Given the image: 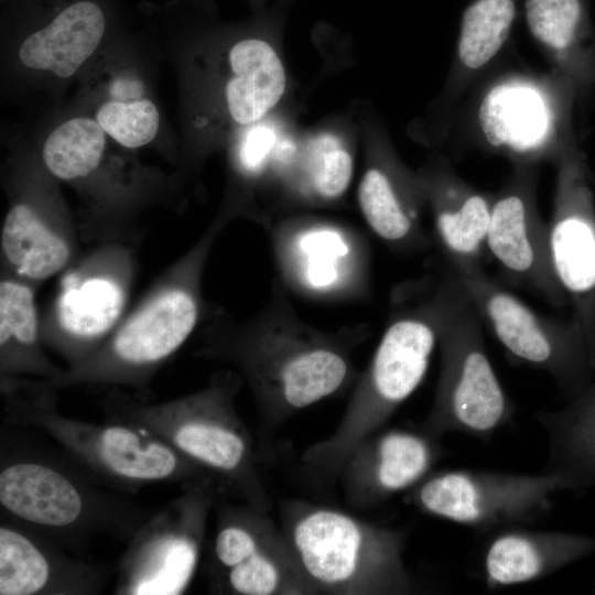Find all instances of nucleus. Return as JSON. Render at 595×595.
<instances>
[{
    "mask_svg": "<svg viewBox=\"0 0 595 595\" xmlns=\"http://www.w3.org/2000/svg\"><path fill=\"white\" fill-rule=\"evenodd\" d=\"M224 493L217 478L181 485L180 495L153 512L128 541L115 594H184L198 567L209 512Z\"/></svg>",
    "mask_w": 595,
    "mask_h": 595,
    "instance_id": "9d476101",
    "label": "nucleus"
},
{
    "mask_svg": "<svg viewBox=\"0 0 595 595\" xmlns=\"http://www.w3.org/2000/svg\"><path fill=\"white\" fill-rule=\"evenodd\" d=\"M105 131L89 118H74L45 140L42 159L47 172L66 182H79L104 161Z\"/></svg>",
    "mask_w": 595,
    "mask_h": 595,
    "instance_id": "bb28decb",
    "label": "nucleus"
},
{
    "mask_svg": "<svg viewBox=\"0 0 595 595\" xmlns=\"http://www.w3.org/2000/svg\"><path fill=\"white\" fill-rule=\"evenodd\" d=\"M433 219L432 241L454 273L483 268L491 203L447 170L423 180Z\"/></svg>",
    "mask_w": 595,
    "mask_h": 595,
    "instance_id": "6ab92c4d",
    "label": "nucleus"
},
{
    "mask_svg": "<svg viewBox=\"0 0 595 595\" xmlns=\"http://www.w3.org/2000/svg\"><path fill=\"white\" fill-rule=\"evenodd\" d=\"M198 333L194 355L240 376L269 433L356 383L355 353L370 329L366 323L335 329L306 323L275 281L259 312L239 320L216 306Z\"/></svg>",
    "mask_w": 595,
    "mask_h": 595,
    "instance_id": "f257e3e1",
    "label": "nucleus"
},
{
    "mask_svg": "<svg viewBox=\"0 0 595 595\" xmlns=\"http://www.w3.org/2000/svg\"><path fill=\"white\" fill-rule=\"evenodd\" d=\"M536 418L549 437L544 472L558 475L566 490L595 487V387L584 389L564 409L539 411Z\"/></svg>",
    "mask_w": 595,
    "mask_h": 595,
    "instance_id": "5701e85b",
    "label": "nucleus"
},
{
    "mask_svg": "<svg viewBox=\"0 0 595 595\" xmlns=\"http://www.w3.org/2000/svg\"><path fill=\"white\" fill-rule=\"evenodd\" d=\"M454 274L483 321L513 358L548 372L570 400L584 390L595 358L571 332L533 311L483 268Z\"/></svg>",
    "mask_w": 595,
    "mask_h": 595,
    "instance_id": "4468645a",
    "label": "nucleus"
},
{
    "mask_svg": "<svg viewBox=\"0 0 595 595\" xmlns=\"http://www.w3.org/2000/svg\"><path fill=\"white\" fill-rule=\"evenodd\" d=\"M442 455L440 439L419 426L380 429L353 450L337 476L350 504L371 507L412 489Z\"/></svg>",
    "mask_w": 595,
    "mask_h": 595,
    "instance_id": "dca6fc26",
    "label": "nucleus"
},
{
    "mask_svg": "<svg viewBox=\"0 0 595 595\" xmlns=\"http://www.w3.org/2000/svg\"><path fill=\"white\" fill-rule=\"evenodd\" d=\"M512 0H477L464 12L457 57L467 69L487 65L509 35L515 19Z\"/></svg>",
    "mask_w": 595,
    "mask_h": 595,
    "instance_id": "cd10ccee",
    "label": "nucleus"
},
{
    "mask_svg": "<svg viewBox=\"0 0 595 595\" xmlns=\"http://www.w3.org/2000/svg\"><path fill=\"white\" fill-rule=\"evenodd\" d=\"M219 496L209 548V589L231 595H311L281 530L248 504L231 505Z\"/></svg>",
    "mask_w": 595,
    "mask_h": 595,
    "instance_id": "9b49d317",
    "label": "nucleus"
},
{
    "mask_svg": "<svg viewBox=\"0 0 595 595\" xmlns=\"http://www.w3.org/2000/svg\"><path fill=\"white\" fill-rule=\"evenodd\" d=\"M486 246L508 284L530 290L552 304L562 302L551 262L549 227L537 209L533 178L527 170H519L493 198Z\"/></svg>",
    "mask_w": 595,
    "mask_h": 595,
    "instance_id": "2eb2a0df",
    "label": "nucleus"
},
{
    "mask_svg": "<svg viewBox=\"0 0 595 595\" xmlns=\"http://www.w3.org/2000/svg\"><path fill=\"white\" fill-rule=\"evenodd\" d=\"M275 141L269 126L257 125L246 131L237 149V167L242 175L256 176L264 170Z\"/></svg>",
    "mask_w": 595,
    "mask_h": 595,
    "instance_id": "2f4dec72",
    "label": "nucleus"
},
{
    "mask_svg": "<svg viewBox=\"0 0 595 595\" xmlns=\"http://www.w3.org/2000/svg\"><path fill=\"white\" fill-rule=\"evenodd\" d=\"M224 226L225 219L212 224L161 272L94 354L42 381L57 391L101 386L131 389L145 398L158 372L216 309L204 298L203 278Z\"/></svg>",
    "mask_w": 595,
    "mask_h": 595,
    "instance_id": "f03ea898",
    "label": "nucleus"
},
{
    "mask_svg": "<svg viewBox=\"0 0 595 595\" xmlns=\"http://www.w3.org/2000/svg\"><path fill=\"white\" fill-rule=\"evenodd\" d=\"M229 63L235 76L226 86L228 110L236 122L249 125L280 100L285 89L284 68L275 51L256 39L236 43Z\"/></svg>",
    "mask_w": 595,
    "mask_h": 595,
    "instance_id": "393cba45",
    "label": "nucleus"
},
{
    "mask_svg": "<svg viewBox=\"0 0 595 595\" xmlns=\"http://www.w3.org/2000/svg\"><path fill=\"white\" fill-rule=\"evenodd\" d=\"M581 0H527L526 17L533 36L556 53L575 42L583 24Z\"/></svg>",
    "mask_w": 595,
    "mask_h": 595,
    "instance_id": "c85d7f7f",
    "label": "nucleus"
},
{
    "mask_svg": "<svg viewBox=\"0 0 595 595\" xmlns=\"http://www.w3.org/2000/svg\"><path fill=\"white\" fill-rule=\"evenodd\" d=\"M281 530L314 594L392 595L412 591L405 533L342 510L285 502Z\"/></svg>",
    "mask_w": 595,
    "mask_h": 595,
    "instance_id": "0eeeda50",
    "label": "nucleus"
},
{
    "mask_svg": "<svg viewBox=\"0 0 595 595\" xmlns=\"http://www.w3.org/2000/svg\"><path fill=\"white\" fill-rule=\"evenodd\" d=\"M3 421L48 435L100 484L134 494L148 485L216 478L148 429L106 420L88 422L62 413L57 390L39 378L0 377Z\"/></svg>",
    "mask_w": 595,
    "mask_h": 595,
    "instance_id": "20e7f679",
    "label": "nucleus"
},
{
    "mask_svg": "<svg viewBox=\"0 0 595 595\" xmlns=\"http://www.w3.org/2000/svg\"><path fill=\"white\" fill-rule=\"evenodd\" d=\"M441 367L434 400L419 425L441 437L461 432L489 440L510 422L515 405L504 390L486 351L484 321L455 274L440 270Z\"/></svg>",
    "mask_w": 595,
    "mask_h": 595,
    "instance_id": "6e6552de",
    "label": "nucleus"
},
{
    "mask_svg": "<svg viewBox=\"0 0 595 595\" xmlns=\"http://www.w3.org/2000/svg\"><path fill=\"white\" fill-rule=\"evenodd\" d=\"M560 490L565 484L549 472L451 469L430 473L410 489V500L424 513L484 531L534 522Z\"/></svg>",
    "mask_w": 595,
    "mask_h": 595,
    "instance_id": "f8f14e48",
    "label": "nucleus"
},
{
    "mask_svg": "<svg viewBox=\"0 0 595 595\" xmlns=\"http://www.w3.org/2000/svg\"><path fill=\"white\" fill-rule=\"evenodd\" d=\"M594 591H595V587H594Z\"/></svg>",
    "mask_w": 595,
    "mask_h": 595,
    "instance_id": "473e14b6",
    "label": "nucleus"
},
{
    "mask_svg": "<svg viewBox=\"0 0 595 595\" xmlns=\"http://www.w3.org/2000/svg\"><path fill=\"white\" fill-rule=\"evenodd\" d=\"M134 248L118 241L94 245L60 274L42 314V335L67 366L94 354L126 315L137 274Z\"/></svg>",
    "mask_w": 595,
    "mask_h": 595,
    "instance_id": "1a4fd4ad",
    "label": "nucleus"
},
{
    "mask_svg": "<svg viewBox=\"0 0 595 595\" xmlns=\"http://www.w3.org/2000/svg\"><path fill=\"white\" fill-rule=\"evenodd\" d=\"M242 383L232 369L220 370L199 390L161 402L110 388L100 408L106 420L148 429L215 476L227 493L267 512L270 498L253 440L237 411Z\"/></svg>",
    "mask_w": 595,
    "mask_h": 595,
    "instance_id": "39448f33",
    "label": "nucleus"
},
{
    "mask_svg": "<svg viewBox=\"0 0 595 595\" xmlns=\"http://www.w3.org/2000/svg\"><path fill=\"white\" fill-rule=\"evenodd\" d=\"M549 248L562 290L584 296L595 289V227L586 217L572 212L561 191L549 226Z\"/></svg>",
    "mask_w": 595,
    "mask_h": 595,
    "instance_id": "a878e982",
    "label": "nucleus"
},
{
    "mask_svg": "<svg viewBox=\"0 0 595 595\" xmlns=\"http://www.w3.org/2000/svg\"><path fill=\"white\" fill-rule=\"evenodd\" d=\"M595 553V537L567 531L508 527L483 544L479 569L490 589L545 577Z\"/></svg>",
    "mask_w": 595,
    "mask_h": 595,
    "instance_id": "a211bd4d",
    "label": "nucleus"
},
{
    "mask_svg": "<svg viewBox=\"0 0 595 595\" xmlns=\"http://www.w3.org/2000/svg\"><path fill=\"white\" fill-rule=\"evenodd\" d=\"M388 315L336 429L301 455L305 466L320 474L337 476L353 450L382 429L424 379L439 343L440 271L396 284Z\"/></svg>",
    "mask_w": 595,
    "mask_h": 595,
    "instance_id": "7ed1b4c3",
    "label": "nucleus"
},
{
    "mask_svg": "<svg viewBox=\"0 0 595 595\" xmlns=\"http://www.w3.org/2000/svg\"><path fill=\"white\" fill-rule=\"evenodd\" d=\"M37 289L0 272V377L52 379L64 370L45 351Z\"/></svg>",
    "mask_w": 595,
    "mask_h": 595,
    "instance_id": "aec40b11",
    "label": "nucleus"
},
{
    "mask_svg": "<svg viewBox=\"0 0 595 595\" xmlns=\"http://www.w3.org/2000/svg\"><path fill=\"white\" fill-rule=\"evenodd\" d=\"M110 570L72 555L50 539L15 522L0 521V595H95Z\"/></svg>",
    "mask_w": 595,
    "mask_h": 595,
    "instance_id": "f3484780",
    "label": "nucleus"
},
{
    "mask_svg": "<svg viewBox=\"0 0 595 595\" xmlns=\"http://www.w3.org/2000/svg\"><path fill=\"white\" fill-rule=\"evenodd\" d=\"M106 29L101 6L76 0L53 15L21 44L19 57L29 68L69 77L94 53Z\"/></svg>",
    "mask_w": 595,
    "mask_h": 595,
    "instance_id": "412c9836",
    "label": "nucleus"
},
{
    "mask_svg": "<svg viewBox=\"0 0 595 595\" xmlns=\"http://www.w3.org/2000/svg\"><path fill=\"white\" fill-rule=\"evenodd\" d=\"M477 120L490 147L528 155L544 145L551 112L539 89L522 82H505L483 97Z\"/></svg>",
    "mask_w": 595,
    "mask_h": 595,
    "instance_id": "4be33fe9",
    "label": "nucleus"
},
{
    "mask_svg": "<svg viewBox=\"0 0 595 595\" xmlns=\"http://www.w3.org/2000/svg\"><path fill=\"white\" fill-rule=\"evenodd\" d=\"M389 170L369 166L358 187L360 212L370 230L392 250L414 253L428 249L432 238L423 228L411 193Z\"/></svg>",
    "mask_w": 595,
    "mask_h": 595,
    "instance_id": "b1692460",
    "label": "nucleus"
},
{
    "mask_svg": "<svg viewBox=\"0 0 595 595\" xmlns=\"http://www.w3.org/2000/svg\"><path fill=\"white\" fill-rule=\"evenodd\" d=\"M280 282L321 302L366 299L370 250L363 234L333 221L293 220L269 234Z\"/></svg>",
    "mask_w": 595,
    "mask_h": 595,
    "instance_id": "ddd939ff",
    "label": "nucleus"
},
{
    "mask_svg": "<svg viewBox=\"0 0 595 595\" xmlns=\"http://www.w3.org/2000/svg\"><path fill=\"white\" fill-rule=\"evenodd\" d=\"M96 120L119 144L134 149L148 144L155 138L160 115L149 99L130 102L113 100L98 109Z\"/></svg>",
    "mask_w": 595,
    "mask_h": 595,
    "instance_id": "c756f323",
    "label": "nucleus"
},
{
    "mask_svg": "<svg viewBox=\"0 0 595 595\" xmlns=\"http://www.w3.org/2000/svg\"><path fill=\"white\" fill-rule=\"evenodd\" d=\"M78 466L45 452L1 440V518L74 552L93 538L129 541L153 513Z\"/></svg>",
    "mask_w": 595,
    "mask_h": 595,
    "instance_id": "423d86ee",
    "label": "nucleus"
},
{
    "mask_svg": "<svg viewBox=\"0 0 595 595\" xmlns=\"http://www.w3.org/2000/svg\"><path fill=\"white\" fill-rule=\"evenodd\" d=\"M306 164V193L322 199H334L347 190L353 175V159L333 139H324Z\"/></svg>",
    "mask_w": 595,
    "mask_h": 595,
    "instance_id": "7c9ffc66",
    "label": "nucleus"
}]
</instances>
